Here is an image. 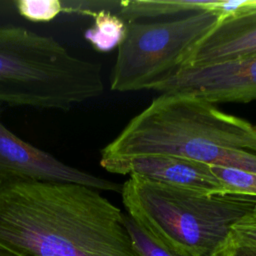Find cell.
I'll list each match as a JSON object with an SVG mask.
<instances>
[{"instance_id": "9c48e42d", "label": "cell", "mask_w": 256, "mask_h": 256, "mask_svg": "<svg viewBox=\"0 0 256 256\" xmlns=\"http://www.w3.org/2000/svg\"><path fill=\"white\" fill-rule=\"evenodd\" d=\"M251 55H256V8L221 19L187 54L181 68L203 67Z\"/></svg>"}, {"instance_id": "3957f363", "label": "cell", "mask_w": 256, "mask_h": 256, "mask_svg": "<svg viewBox=\"0 0 256 256\" xmlns=\"http://www.w3.org/2000/svg\"><path fill=\"white\" fill-rule=\"evenodd\" d=\"M123 205L141 228L166 247L188 256H211L232 228L256 217V198L204 194L130 175Z\"/></svg>"}, {"instance_id": "6da1fadb", "label": "cell", "mask_w": 256, "mask_h": 256, "mask_svg": "<svg viewBox=\"0 0 256 256\" xmlns=\"http://www.w3.org/2000/svg\"><path fill=\"white\" fill-rule=\"evenodd\" d=\"M0 245L19 256H138L124 213L75 183L0 180Z\"/></svg>"}, {"instance_id": "52a82bcc", "label": "cell", "mask_w": 256, "mask_h": 256, "mask_svg": "<svg viewBox=\"0 0 256 256\" xmlns=\"http://www.w3.org/2000/svg\"><path fill=\"white\" fill-rule=\"evenodd\" d=\"M0 180L75 183L98 191L121 192L122 185L69 166L50 153L23 141L0 117Z\"/></svg>"}, {"instance_id": "8992f818", "label": "cell", "mask_w": 256, "mask_h": 256, "mask_svg": "<svg viewBox=\"0 0 256 256\" xmlns=\"http://www.w3.org/2000/svg\"><path fill=\"white\" fill-rule=\"evenodd\" d=\"M153 90L192 94L213 104L256 101V55L181 68Z\"/></svg>"}, {"instance_id": "e0dca14e", "label": "cell", "mask_w": 256, "mask_h": 256, "mask_svg": "<svg viewBox=\"0 0 256 256\" xmlns=\"http://www.w3.org/2000/svg\"><path fill=\"white\" fill-rule=\"evenodd\" d=\"M0 256H19V255L0 245Z\"/></svg>"}, {"instance_id": "4fadbf2b", "label": "cell", "mask_w": 256, "mask_h": 256, "mask_svg": "<svg viewBox=\"0 0 256 256\" xmlns=\"http://www.w3.org/2000/svg\"><path fill=\"white\" fill-rule=\"evenodd\" d=\"M211 169L226 187L227 194L256 198V173L220 166Z\"/></svg>"}, {"instance_id": "277c9868", "label": "cell", "mask_w": 256, "mask_h": 256, "mask_svg": "<svg viewBox=\"0 0 256 256\" xmlns=\"http://www.w3.org/2000/svg\"><path fill=\"white\" fill-rule=\"evenodd\" d=\"M104 91L101 66L53 37L0 26V104L69 110Z\"/></svg>"}, {"instance_id": "8fae6325", "label": "cell", "mask_w": 256, "mask_h": 256, "mask_svg": "<svg viewBox=\"0 0 256 256\" xmlns=\"http://www.w3.org/2000/svg\"><path fill=\"white\" fill-rule=\"evenodd\" d=\"M91 17L94 20L93 26L84 33L91 46L99 52H109L118 48L126 35L125 21L117 13L108 10L94 12Z\"/></svg>"}, {"instance_id": "7c38bea8", "label": "cell", "mask_w": 256, "mask_h": 256, "mask_svg": "<svg viewBox=\"0 0 256 256\" xmlns=\"http://www.w3.org/2000/svg\"><path fill=\"white\" fill-rule=\"evenodd\" d=\"M124 220L138 256H188L161 244L126 213L124 214Z\"/></svg>"}, {"instance_id": "7a4b0ae2", "label": "cell", "mask_w": 256, "mask_h": 256, "mask_svg": "<svg viewBox=\"0 0 256 256\" xmlns=\"http://www.w3.org/2000/svg\"><path fill=\"white\" fill-rule=\"evenodd\" d=\"M169 154L256 173V123L187 93H161L100 152L107 172L130 158Z\"/></svg>"}, {"instance_id": "5bb4252c", "label": "cell", "mask_w": 256, "mask_h": 256, "mask_svg": "<svg viewBox=\"0 0 256 256\" xmlns=\"http://www.w3.org/2000/svg\"><path fill=\"white\" fill-rule=\"evenodd\" d=\"M21 16L34 22H46L64 12L63 2L58 0H20L15 2Z\"/></svg>"}, {"instance_id": "ba28073f", "label": "cell", "mask_w": 256, "mask_h": 256, "mask_svg": "<svg viewBox=\"0 0 256 256\" xmlns=\"http://www.w3.org/2000/svg\"><path fill=\"white\" fill-rule=\"evenodd\" d=\"M110 173L138 175L150 180L204 194H227L226 187L211 166L169 154H148L130 158L113 166Z\"/></svg>"}, {"instance_id": "30bf717a", "label": "cell", "mask_w": 256, "mask_h": 256, "mask_svg": "<svg viewBox=\"0 0 256 256\" xmlns=\"http://www.w3.org/2000/svg\"><path fill=\"white\" fill-rule=\"evenodd\" d=\"M220 0H131L121 1L118 16L125 23L183 17L200 12L217 14ZM218 15V14H217Z\"/></svg>"}, {"instance_id": "5b68a950", "label": "cell", "mask_w": 256, "mask_h": 256, "mask_svg": "<svg viewBox=\"0 0 256 256\" xmlns=\"http://www.w3.org/2000/svg\"><path fill=\"white\" fill-rule=\"evenodd\" d=\"M220 20L213 12H200L170 20L126 23L111 73V90H153L181 68L187 54Z\"/></svg>"}, {"instance_id": "2e32d148", "label": "cell", "mask_w": 256, "mask_h": 256, "mask_svg": "<svg viewBox=\"0 0 256 256\" xmlns=\"http://www.w3.org/2000/svg\"><path fill=\"white\" fill-rule=\"evenodd\" d=\"M230 234L242 242L256 246V217L248 218L236 224Z\"/></svg>"}, {"instance_id": "9a60e30c", "label": "cell", "mask_w": 256, "mask_h": 256, "mask_svg": "<svg viewBox=\"0 0 256 256\" xmlns=\"http://www.w3.org/2000/svg\"><path fill=\"white\" fill-rule=\"evenodd\" d=\"M211 256H256V246L242 242L230 234Z\"/></svg>"}]
</instances>
